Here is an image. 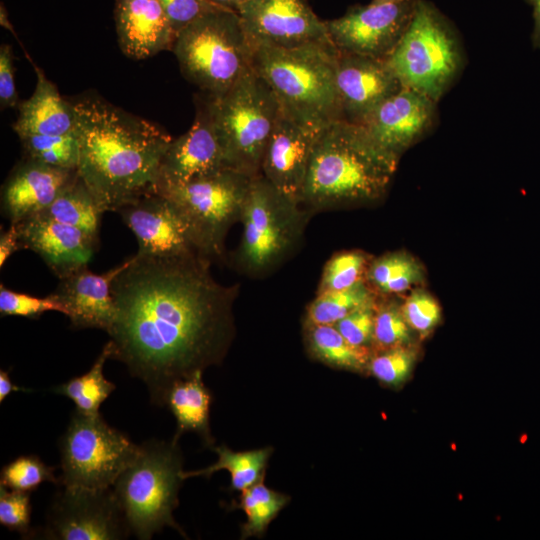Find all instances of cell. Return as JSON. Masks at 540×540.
Listing matches in <instances>:
<instances>
[{
  "instance_id": "obj_1",
  "label": "cell",
  "mask_w": 540,
  "mask_h": 540,
  "mask_svg": "<svg viewBox=\"0 0 540 540\" xmlns=\"http://www.w3.org/2000/svg\"><path fill=\"white\" fill-rule=\"evenodd\" d=\"M212 262L197 253L135 254L111 287L116 315L111 359L164 406L172 385L225 359L236 337L240 285L219 283Z\"/></svg>"
},
{
  "instance_id": "obj_2",
  "label": "cell",
  "mask_w": 540,
  "mask_h": 540,
  "mask_svg": "<svg viewBox=\"0 0 540 540\" xmlns=\"http://www.w3.org/2000/svg\"><path fill=\"white\" fill-rule=\"evenodd\" d=\"M71 103L79 141L77 172L103 210L117 212L156 193L160 164L173 138L100 97Z\"/></svg>"
},
{
  "instance_id": "obj_3",
  "label": "cell",
  "mask_w": 540,
  "mask_h": 540,
  "mask_svg": "<svg viewBox=\"0 0 540 540\" xmlns=\"http://www.w3.org/2000/svg\"><path fill=\"white\" fill-rule=\"evenodd\" d=\"M397 164L361 125L335 121L318 133L301 206L313 216L376 202L387 193Z\"/></svg>"
},
{
  "instance_id": "obj_4",
  "label": "cell",
  "mask_w": 540,
  "mask_h": 540,
  "mask_svg": "<svg viewBox=\"0 0 540 540\" xmlns=\"http://www.w3.org/2000/svg\"><path fill=\"white\" fill-rule=\"evenodd\" d=\"M253 47L252 68L284 112L318 131L342 120L336 83L338 51L332 43L293 49Z\"/></svg>"
},
{
  "instance_id": "obj_5",
  "label": "cell",
  "mask_w": 540,
  "mask_h": 540,
  "mask_svg": "<svg viewBox=\"0 0 540 540\" xmlns=\"http://www.w3.org/2000/svg\"><path fill=\"white\" fill-rule=\"evenodd\" d=\"M312 215L261 174L252 177L240 223L242 235L233 254L236 271L264 278L300 248Z\"/></svg>"
},
{
  "instance_id": "obj_6",
  "label": "cell",
  "mask_w": 540,
  "mask_h": 540,
  "mask_svg": "<svg viewBox=\"0 0 540 540\" xmlns=\"http://www.w3.org/2000/svg\"><path fill=\"white\" fill-rule=\"evenodd\" d=\"M253 48L238 13L219 7L180 31L172 51L184 77L216 96L253 69Z\"/></svg>"
},
{
  "instance_id": "obj_7",
  "label": "cell",
  "mask_w": 540,
  "mask_h": 540,
  "mask_svg": "<svg viewBox=\"0 0 540 540\" xmlns=\"http://www.w3.org/2000/svg\"><path fill=\"white\" fill-rule=\"evenodd\" d=\"M183 471L178 441L149 440L113 484L131 533L138 539H151L166 526L186 536L173 517Z\"/></svg>"
},
{
  "instance_id": "obj_8",
  "label": "cell",
  "mask_w": 540,
  "mask_h": 540,
  "mask_svg": "<svg viewBox=\"0 0 540 540\" xmlns=\"http://www.w3.org/2000/svg\"><path fill=\"white\" fill-rule=\"evenodd\" d=\"M465 60L453 24L433 3L418 0L407 31L386 61L404 88L438 103L455 84Z\"/></svg>"
},
{
  "instance_id": "obj_9",
  "label": "cell",
  "mask_w": 540,
  "mask_h": 540,
  "mask_svg": "<svg viewBox=\"0 0 540 540\" xmlns=\"http://www.w3.org/2000/svg\"><path fill=\"white\" fill-rule=\"evenodd\" d=\"M206 95L227 168L251 178L259 175L280 111L274 93L252 69L224 93Z\"/></svg>"
},
{
  "instance_id": "obj_10",
  "label": "cell",
  "mask_w": 540,
  "mask_h": 540,
  "mask_svg": "<svg viewBox=\"0 0 540 540\" xmlns=\"http://www.w3.org/2000/svg\"><path fill=\"white\" fill-rule=\"evenodd\" d=\"M251 177L232 169L157 191L173 204L195 251L213 262H224L225 240L241 220Z\"/></svg>"
},
{
  "instance_id": "obj_11",
  "label": "cell",
  "mask_w": 540,
  "mask_h": 540,
  "mask_svg": "<svg viewBox=\"0 0 540 540\" xmlns=\"http://www.w3.org/2000/svg\"><path fill=\"white\" fill-rule=\"evenodd\" d=\"M61 487L107 489L137 458L136 445L123 432L111 427L101 414L74 411L60 439Z\"/></svg>"
},
{
  "instance_id": "obj_12",
  "label": "cell",
  "mask_w": 540,
  "mask_h": 540,
  "mask_svg": "<svg viewBox=\"0 0 540 540\" xmlns=\"http://www.w3.org/2000/svg\"><path fill=\"white\" fill-rule=\"evenodd\" d=\"M131 530L113 491L61 487L47 514L42 535L52 540H119Z\"/></svg>"
},
{
  "instance_id": "obj_13",
  "label": "cell",
  "mask_w": 540,
  "mask_h": 540,
  "mask_svg": "<svg viewBox=\"0 0 540 540\" xmlns=\"http://www.w3.org/2000/svg\"><path fill=\"white\" fill-rule=\"evenodd\" d=\"M417 3L399 0L351 7L326 21L330 40L339 53L387 60L407 31Z\"/></svg>"
},
{
  "instance_id": "obj_14",
  "label": "cell",
  "mask_w": 540,
  "mask_h": 540,
  "mask_svg": "<svg viewBox=\"0 0 540 540\" xmlns=\"http://www.w3.org/2000/svg\"><path fill=\"white\" fill-rule=\"evenodd\" d=\"M237 13L253 46L293 49L332 43L326 21L306 0H249Z\"/></svg>"
},
{
  "instance_id": "obj_15",
  "label": "cell",
  "mask_w": 540,
  "mask_h": 540,
  "mask_svg": "<svg viewBox=\"0 0 540 540\" xmlns=\"http://www.w3.org/2000/svg\"><path fill=\"white\" fill-rule=\"evenodd\" d=\"M227 168L208 97H197L191 128L169 144L160 164L156 192Z\"/></svg>"
},
{
  "instance_id": "obj_16",
  "label": "cell",
  "mask_w": 540,
  "mask_h": 540,
  "mask_svg": "<svg viewBox=\"0 0 540 540\" xmlns=\"http://www.w3.org/2000/svg\"><path fill=\"white\" fill-rule=\"evenodd\" d=\"M437 102L408 88L383 101L360 124L385 152L400 155L438 123Z\"/></svg>"
},
{
  "instance_id": "obj_17",
  "label": "cell",
  "mask_w": 540,
  "mask_h": 540,
  "mask_svg": "<svg viewBox=\"0 0 540 540\" xmlns=\"http://www.w3.org/2000/svg\"><path fill=\"white\" fill-rule=\"evenodd\" d=\"M319 132L298 122L280 108L263 154L260 174L300 205Z\"/></svg>"
},
{
  "instance_id": "obj_18",
  "label": "cell",
  "mask_w": 540,
  "mask_h": 540,
  "mask_svg": "<svg viewBox=\"0 0 540 540\" xmlns=\"http://www.w3.org/2000/svg\"><path fill=\"white\" fill-rule=\"evenodd\" d=\"M336 83L342 120L358 125L403 88L386 60L339 52Z\"/></svg>"
},
{
  "instance_id": "obj_19",
  "label": "cell",
  "mask_w": 540,
  "mask_h": 540,
  "mask_svg": "<svg viewBox=\"0 0 540 540\" xmlns=\"http://www.w3.org/2000/svg\"><path fill=\"white\" fill-rule=\"evenodd\" d=\"M117 213L136 237V254L172 257L197 253L183 221L165 196L159 193L143 196Z\"/></svg>"
},
{
  "instance_id": "obj_20",
  "label": "cell",
  "mask_w": 540,
  "mask_h": 540,
  "mask_svg": "<svg viewBox=\"0 0 540 540\" xmlns=\"http://www.w3.org/2000/svg\"><path fill=\"white\" fill-rule=\"evenodd\" d=\"M23 248L36 252L55 276L62 279L86 266L99 239L43 213L17 224Z\"/></svg>"
},
{
  "instance_id": "obj_21",
  "label": "cell",
  "mask_w": 540,
  "mask_h": 540,
  "mask_svg": "<svg viewBox=\"0 0 540 540\" xmlns=\"http://www.w3.org/2000/svg\"><path fill=\"white\" fill-rule=\"evenodd\" d=\"M128 262L129 258L101 274L86 266L60 279L52 294L63 305L71 327L97 328L109 333L116 315L112 283Z\"/></svg>"
},
{
  "instance_id": "obj_22",
  "label": "cell",
  "mask_w": 540,
  "mask_h": 540,
  "mask_svg": "<svg viewBox=\"0 0 540 540\" xmlns=\"http://www.w3.org/2000/svg\"><path fill=\"white\" fill-rule=\"evenodd\" d=\"M77 170L51 167L24 157L1 190V209L10 224L44 211L76 176Z\"/></svg>"
},
{
  "instance_id": "obj_23",
  "label": "cell",
  "mask_w": 540,
  "mask_h": 540,
  "mask_svg": "<svg viewBox=\"0 0 540 540\" xmlns=\"http://www.w3.org/2000/svg\"><path fill=\"white\" fill-rule=\"evenodd\" d=\"M115 23L120 49L129 58L172 50L176 34L159 0H116Z\"/></svg>"
},
{
  "instance_id": "obj_24",
  "label": "cell",
  "mask_w": 540,
  "mask_h": 540,
  "mask_svg": "<svg viewBox=\"0 0 540 540\" xmlns=\"http://www.w3.org/2000/svg\"><path fill=\"white\" fill-rule=\"evenodd\" d=\"M36 87L26 101L19 105V115L13 125L18 136L61 135L75 130V116L71 102L60 95L56 86L34 63Z\"/></svg>"
},
{
  "instance_id": "obj_25",
  "label": "cell",
  "mask_w": 540,
  "mask_h": 540,
  "mask_svg": "<svg viewBox=\"0 0 540 540\" xmlns=\"http://www.w3.org/2000/svg\"><path fill=\"white\" fill-rule=\"evenodd\" d=\"M203 371L175 382L166 396L165 405L176 419V433L172 439L178 441L183 433L194 432L210 448L215 439L210 429L211 391L202 379Z\"/></svg>"
},
{
  "instance_id": "obj_26",
  "label": "cell",
  "mask_w": 540,
  "mask_h": 540,
  "mask_svg": "<svg viewBox=\"0 0 540 540\" xmlns=\"http://www.w3.org/2000/svg\"><path fill=\"white\" fill-rule=\"evenodd\" d=\"M303 342L311 359L326 366L363 373L368 371L370 348L350 344L335 325H302Z\"/></svg>"
},
{
  "instance_id": "obj_27",
  "label": "cell",
  "mask_w": 540,
  "mask_h": 540,
  "mask_svg": "<svg viewBox=\"0 0 540 540\" xmlns=\"http://www.w3.org/2000/svg\"><path fill=\"white\" fill-rule=\"evenodd\" d=\"M212 449L218 456L217 461L200 470L183 471L184 480L196 476L210 478L215 472L226 470L231 476L230 489L241 492L264 481L269 459L273 453V448L270 446L247 451H233L225 445L213 446Z\"/></svg>"
},
{
  "instance_id": "obj_28",
  "label": "cell",
  "mask_w": 540,
  "mask_h": 540,
  "mask_svg": "<svg viewBox=\"0 0 540 540\" xmlns=\"http://www.w3.org/2000/svg\"><path fill=\"white\" fill-rule=\"evenodd\" d=\"M104 212L95 196L77 174L53 203L40 213L58 222L82 229L99 239V228Z\"/></svg>"
},
{
  "instance_id": "obj_29",
  "label": "cell",
  "mask_w": 540,
  "mask_h": 540,
  "mask_svg": "<svg viewBox=\"0 0 540 540\" xmlns=\"http://www.w3.org/2000/svg\"><path fill=\"white\" fill-rule=\"evenodd\" d=\"M113 346L109 340L86 373L74 377L54 388V392L71 399L77 411L86 415L100 414L102 403L116 389V385L104 376V364L111 359Z\"/></svg>"
},
{
  "instance_id": "obj_30",
  "label": "cell",
  "mask_w": 540,
  "mask_h": 540,
  "mask_svg": "<svg viewBox=\"0 0 540 540\" xmlns=\"http://www.w3.org/2000/svg\"><path fill=\"white\" fill-rule=\"evenodd\" d=\"M290 500L289 495L269 488L263 481L241 491L239 500L232 503V509H241L246 515L240 538H261Z\"/></svg>"
},
{
  "instance_id": "obj_31",
  "label": "cell",
  "mask_w": 540,
  "mask_h": 540,
  "mask_svg": "<svg viewBox=\"0 0 540 540\" xmlns=\"http://www.w3.org/2000/svg\"><path fill=\"white\" fill-rule=\"evenodd\" d=\"M375 301L365 280L344 290L316 294L306 307L302 325H334L353 311Z\"/></svg>"
},
{
  "instance_id": "obj_32",
  "label": "cell",
  "mask_w": 540,
  "mask_h": 540,
  "mask_svg": "<svg viewBox=\"0 0 540 540\" xmlns=\"http://www.w3.org/2000/svg\"><path fill=\"white\" fill-rule=\"evenodd\" d=\"M26 158L51 167L77 170L79 141L75 130L61 135L19 136Z\"/></svg>"
},
{
  "instance_id": "obj_33",
  "label": "cell",
  "mask_w": 540,
  "mask_h": 540,
  "mask_svg": "<svg viewBox=\"0 0 540 540\" xmlns=\"http://www.w3.org/2000/svg\"><path fill=\"white\" fill-rule=\"evenodd\" d=\"M366 255L359 251L334 254L324 265L316 294L350 288L367 272Z\"/></svg>"
},
{
  "instance_id": "obj_34",
  "label": "cell",
  "mask_w": 540,
  "mask_h": 540,
  "mask_svg": "<svg viewBox=\"0 0 540 540\" xmlns=\"http://www.w3.org/2000/svg\"><path fill=\"white\" fill-rule=\"evenodd\" d=\"M54 470L55 467L48 466L37 455H21L2 467L0 485L32 492L44 482L58 484Z\"/></svg>"
},
{
  "instance_id": "obj_35",
  "label": "cell",
  "mask_w": 540,
  "mask_h": 540,
  "mask_svg": "<svg viewBox=\"0 0 540 540\" xmlns=\"http://www.w3.org/2000/svg\"><path fill=\"white\" fill-rule=\"evenodd\" d=\"M415 362L414 351L398 346L372 354L368 372L380 383L398 388L409 379Z\"/></svg>"
},
{
  "instance_id": "obj_36",
  "label": "cell",
  "mask_w": 540,
  "mask_h": 540,
  "mask_svg": "<svg viewBox=\"0 0 540 540\" xmlns=\"http://www.w3.org/2000/svg\"><path fill=\"white\" fill-rule=\"evenodd\" d=\"M411 339V328L401 308L393 303L377 304L375 307L373 343L379 351L406 346Z\"/></svg>"
},
{
  "instance_id": "obj_37",
  "label": "cell",
  "mask_w": 540,
  "mask_h": 540,
  "mask_svg": "<svg viewBox=\"0 0 540 540\" xmlns=\"http://www.w3.org/2000/svg\"><path fill=\"white\" fill-rule=\"evenodd\" d=\"M57 311L65 315V309L51 293L47 297H35L17 292L0 285V314L1 316H21L37 319L43 313Z\"/></svg>"
},
{
  "instance_id": "obj_38",
  "label": "cell",
  "mask_w": 540,
  "mask_h": 540,
  "mask_svg": "<svg viewBox=\"0 0 540 540\" xmlns=\"http://www.w3.org/2000/svg\"><path fill=\"white\" fill-rule=\"evenodd\" d=\"M30 492L8 489L0 485V524L22 536H31Z\"/></svg>"
},
{
  "instance_id": "obj_39",
  "label": "cell",
  "mask_w": 540,
  "mask_h": 540,
  "mask_svg": "<svg viewBox=\"0 0 540 540\" xmlns=\"http://www.w3.org/2000/svg\"><path fill=\"white\" fill-rule=\"evenodd\" d=\"M401 311L410 328L421 335L429 333L441 317L438 303L423 291L413 292L406 299Z\"/></svg>"
},
{
  "instance_id": "obj_40",
  "label": "cell",
  "mask_w": 540,
  "mask_h": 540,
  "mask_svg": "<svg viewBox=\"0 0 540 540\" xmlns=\"http://www.w3.org/2000/svg\"><path fill=\"white\" fill-rule=\"evenodd\" d=\"M375 307L376 301L353 311L334 325L350 344L369 348L373 343Z\"/></svg>"
},
{
  "instance_id": "obj_41",
  "label": "cell",
  "mask_w": 540,
  "mask_h": 540,
  "mask_svg": "<svg viewBox=\"0 0 540 540\" xmlns=\"http://www.w3.org/2000/svg\"><path fill=\"white\" fill-rule=\"evenodd\" d=\"M159 2L176 36L203 15L220 7L210 0H159Z\"/></svg>"
},
{
  "instance_id": "obj_42",
  "label": "cell",
  "mask_w": 540,
  "mask_h": 540,
  "mask_svg": "<svg viewBox=\"0 0 540 540\" xmlns=\"http://www.w3.org/2000/svg\"><path fill=\"white\" fill-rule=\"evenodd\" d=\"M412 265L404 254H388L371 263L366 272L367 280L381 292L388 281Z\"/></svg>"
},
{
  "instance_id": "obj_43",
  "label": "cell",
  "mask_w": 540,
  "mask_h": 540,
  "mask_svg": "<svg viewBox=\"0 0 540 540\" xmlns=\"http://www.w3.org/2000/svg\"><path fill=\"white\" fill-rule=\"evenodd\" d=\"M0 104L2 109L14 108L18 105L13 52L8 44H2L0 47Z\"/></svg>"
},
{
  "instance_id": "obj_44",
  "label": "cell",
  "mask_w": 540,
  "mask_h": 540,
  "mask_svg": "<svg viewBox=\"0 0 540 540\" xmlns=\"http://www.w3.org/2000/svg\"><path fill=\"white\" fill-rule=\"evenodd\" d=\"M23 249L17 224H10L0 236V267L18 250Z\"/></svg>"
},
{
  "instance_id": "obj_45",
  "label": "cell",
  "mask_w": 540,
  "mask_h": 540,
  "mask_svg": "<svg viewBox=\"0 0 540 540\" xmlns=\"http://www.w3.org/2000/svg\"><path fill=\"white\" fill-rule=\"evenodd\" d=\"M417 278V269L414 265L402 271L383 287V293H399L405 291Z\"/></svg>"
},
{
  "instance_id": "obj_46",
  "label": "cell",
  "mask_w": 540,
  "mask_h": 540,
  "mask_svg": "<svg viewBox=\"0 0 540 540\" xmlns=\"http://www.w3.org/2000/svg\"><path fill=\"white\" fill-rule=\"evenodd\" d=\"M532 7L533 28L531 43L534 49H540V0H524Z\"/></svg>"
},
{
  "instance_id": "obj_47",
  "label": "cell",
  "mask_w": 540,
  "mask_h": 540,
  "mask_svg": "<svg viewBox=\"0 0 540 540\" xmlns=\"http://www.w3.org/2000/svg\"><path fill=\"white\" fill-rule=\"evenodd\" d=\"M18 391H27L14 384L10 378L9 372L3 369L0 370V402L2 403L11 393Z\"/></svg>"
},
{
  "instance_id": "obj_48",
  "label": "cell",
  "mask_w": 540,
  "mask_h": 540,
  "mask_svg": "<svg viewBox=\"0 0 540 540\" xmlns=\"http://www.w3.org/2000/svg\"><path fill=\"white\" fill-rule=\"evenodd\" d=\"M217 6L238 12V10L249 0H210Z\"/></svg>"
},
{
  "instance_id": "obj_49",
  "label": "cell",
  "mask_w": 540,
  "mask_h": 540,
  "mask_svg": "<svg viewBox=\"0 0 540 540\" xmlns=\"http://www.w3.org/2000/svg\"><path fill=\"white\" fill-rule=\"evenodd\" d=\"M1 24L14 33L12 25L8 22L6 11L5 9L3 10V6H1Z\"/></svg>"
},
{
  "instance_id": "obj_50",
  "label": "cell",
  "mask_w": 540,
  "mask_h": 540,
  "mask_svg": "<svg viewBox=\"0 0 540 540\" xmlns=\"http://www.w3.org/2000/svg\"><path fill=\"white\" fill-rule=\"evenodd\" d=\"M391 1H399V0H372V3H383V2H391Z\"/></svg>"
}]
</instances>
